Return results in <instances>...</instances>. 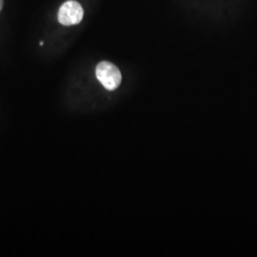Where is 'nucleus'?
Returning a JSON list of instances; mask_svg holds the SVG:
<instances>
[{"instance_id":"1","label":"nucleus","mask_w":257,"mask_h":257,"mask_svg":"<svg viewBox=\"0 0 257 257\" xmlns=\"http://www.w3.org/2000/svg\"><path fill=\"white\" fill-rule=\"evenodd\" d=\"M95 74L98 81L108 91L116 90L122 81V74L119 69L109 61H102L97 65Z\"/></svg>"},{"instance_id":"2","label":"nucleus","mask_w":257,"mask_h":257,"mask_svg":"<svg viewBox=\"0 0 257 257\" xmlns=\"http://www.w3.org/2000/svg\"><path fill=\"white\" fill-rule=\"evenodd\" d=\"M84 17V10L79 2L75 0H67L58 11L57 19L64 26L76 25L81 22Z\"/></svg>"},{"instance_id":"3","label":"nucleus","mask_w":257,"mask_h":257,"mask_svg":"<svg viewBox=\"0 0 257 257\" xmlns=\"http://www.w3.org/2000/svg\"><path fill=\"white\" fill-rule=\"evenodd\" d=\"M2 7H3V0H0V11L2 10Z\"/></svg>"}]
</instances>
